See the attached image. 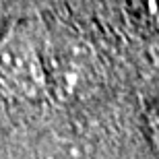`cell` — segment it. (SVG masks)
Returning a JSON list of instances; mask_svg holds the SVG:
<instances>
[{"mask_svg": "<svg viewBox=\"0 0 159 159\" xmlns=\"http://www.w3.org/2000/svg\"><path fill=\"white\" fill-rule=\"evenodd\" d=\"M0 87L23 101H37L50 93L43 54L23 25L15 23L0 37Z\"/></svg>", "mask_w": 159, "mask_h": 159, "instance_id": "6da1fadb", "label": "cell"}, {"mask_svg": "<svg viewBox=\"0 0 159 159\" xmlns=\"http://www.w3.org/2000/svg\"><path fill=\"white\" fill-rule=\"evenodd\" d=\"M147 124H149V130H151L153 139L159 143V101H155L153 106H151V110H149Z\"/></svg>", "mask_w": 159, "mask_h": 159, "instance_id": "277c9868", "label": "cell"}, {"mask_svg": "<svg viewBox=\"0 0 159 159\" xmlns=\"http://www.w3.org/2000/svg\"><path fill=\"white\" fill-rule=\"evenodd\" d=\"M46 75L48 89L58 99L68 101L83 95L95 79V56L85 41L64 37L48 46Z\"/></svg>", "mask_w": 159, "mask_h": 159, "instance_id": "7a4b0ae2", "label": "cell"}, {"mask_svg": "<svg viewBox=\"0 0 159 159\" xmlns=\"http://www.w3.org/2000/svg\"><path fill=\"white\" fill-rule=\"evenodd\" d=\"M151 2H159V0H151Z\"/></svg>", "mask_w": 159, "mask_h": 159, "instance_id": "5b68a950", "label": "cell"}, {"mask_svg": "<svg viewBox=\"0 0 159 159\" xmlns=\"http://www.w3.org/2000/svg\"><path fill=\"white\" fill-rule=\"evenodd\" d=\"M37 159H83V151L70 136L48 132L37 143Z\"/></svg>", "mask_w": 159, "mask_h": 159, "instance_id": "3957f363", "label": "cell"}]
</instances>
